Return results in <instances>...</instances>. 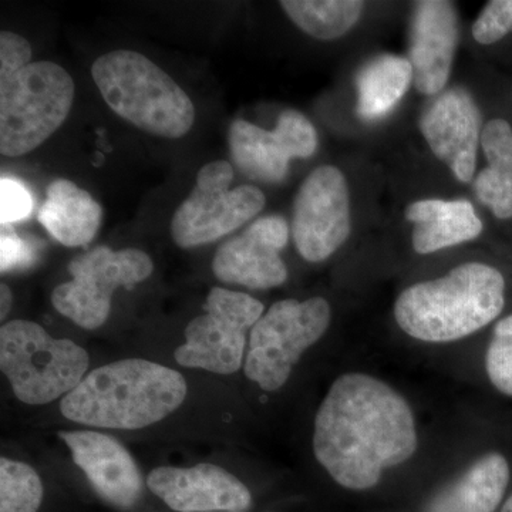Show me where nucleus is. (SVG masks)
I'll list each match as a JSON object with an SVG mask.
<instances>
[{"label": "nucleus", "mask_w": 512, "mask_h": 512, "mask_svg": "<svg viewBox=\"0 0 512 512\" xmlns=\"http://www.w3.org/2000/svg\"><path fill=\"white\" fill-rule=\"evenodd\" d=\"M458 43V16L453 3L419 2L414 8L410 63L414 86L433 96L448 82Z\"/></svg>", "instance_id": "f3484780"}, {"label": "nucleus", "mask_w": 512, "mask_h": 512, "mask_svg": "<svg viewBox=\"0 0 512 512\" xmlns=\"http://www.w3.org/2000/svg\"><path fill=\"white\" fill-rule=\"evenodd\" d=\"M500 512H512V494L508 497V500L505 501L503 508H501Z\"/></svg>", "instance_id": "7c9ffc66"}, {"label": "nucleus", "mask_w": 512, "mask_h": 512, "mask_svg": "<svg viewBox=\"0 0 512 512\" xmlns=\"http://www.w3.org/2000/svg\"><path fill=\"white\" fill-rule=\"evenodd\" d=\"M420 127L434 156L458 180L470 183L483 134L480 109L473 97L463 89L448 90L424 111Z\"/></svg>", "instance_id": "dca6fc26"}, {"label": "nucleus", "mask_w": 512, "mask_h": 512, "mask_svg": "<svg viewBox=\"0 0 512 512\" xmlns=\"http://www.w3.org/2000/svg\"><path fill=\"white\" fill-rule=\"evenodd\" d=\"M512 32V0H493L480 13L473 36L480 45H493Z\"/></svg>", "instance_id": "bb28decb"}, {"label": "nucleus", "mask_w": 512, "mask_h": 512, "mask_svg": "<svg viewBox=\"0 0 512 512\" xmlns=\"http://www.w3.org/2000/svg\"><path fill=\"white\" fill-rule=\"evenodd\" d=\"M235 512H248V511H235Z\"/></svg>", "instance_id": "2f4dec72"}, {"label": "nucleus", "mask_w": 512, "mask_h": 512, "mask_svg": "<svg viewBox=\"0 0 512 512\" xmlns=\"http://www.w3.org/2000/svg\"><path fill=\"white\" fill-rule=\"evenodd\" d=\"M504 306L503 274L495 266L468 262L404 289L394 303V318L410 338L450 343L490 325Z\"/></svg>", "instance_id": "20e7f679"}, {"label": "nucleus", "mask_w": 512, "mask_h": 512, "mask_svg": "<svg viewBox=\"0 0 512 512\" xmlns=\"http://www.w3.org/2000/svg\"><path fill=\"white\" fill-rule=\"evenodd\" d=\"M13 306V293L6 284L0 285V319L8 318Z\"/></svg>", "instance_id": "c756f323"}, {"label": "nucleus", "mask_w": 512, "mask_h": 512, "mask_svg": "<svg viewBox=\"0 0 512 512\" xmlns=\"http://www.w3.org/2000/svg\"><path fill=\"white\" fill-rule=\"evenodd\" d=\"M74 82L62 66L32 62L25 37L0 33V153L19 157L36 150L72 110Z\"/></svg>", "instance_id": "7ed1b4c3"}, {"label": "nucleus", "mask_w": 512, "mask_h": 512, "mask_svg": "<svg viewBox=\"0 0 512 512\" xmlns=\"http://www.w3.org/2000/svg\"><path fill=\"white\" fill-rule=\"evenodd\" d=\"M313 454L346 490L376 487L384 471L402 466L419 447L409 402L390 384L366 373L332 383L313 423Z\"/></svg>", "instance_id": "f257e3e1"}, {"label": "nucleus", "mask_w": 512, "mask_h": 512, "mask_svg": "<svg viewBox=\"0 0 512 512\" xmlns=\"http://www.w3.org/2000/svg\"><path fill=\"white\" fill-rule=\"evenodd\" d=\"M33 210L32 195L28 188L15 178H0V222L12 225L26 220Z\"/></svg>", "instance_id": "cd10ccee"}, {"label": "nucleus", "mask_w": 512, "mask_h": 512, "mask_svg": "<svg viewBox=\"0 0 512 512\" xmlns=\"http://www.w3.org/2000/svg\"><path fill=\"white\" fill-rule=\"evenodd\" d=\"M477 197L491 208L500 220L512 218V181L498 174L493 168H485L474 183Z\"/></svg>", "instance_id": "a878e982"}, {"label": "nucleus", "mask_w": 512, "mask_h": 512, "mask_svg": "<svg viewBox=\"0 0 512 512\" xmlns=\"http://www.w3.org/2000/svg\"><path fill=\"white\" fill-rule=\"evenodd\" d=\"M43 503V483L23 461L0 458V512H37Z\"/></svg>", "instance_id": "5701e85b"}, {"label": "nucleus", "mask_w": 512, "mask_h": 512, "mask_svg": "<svg viewBox=\"0 0 512 512\" xmlns=\"http://www.w3.org/2000/svg\"><path fill=\"white\" fill-rule=\"evenodd\" d=\"M0 251H2V272L9 271L30 258V247L28 242L16 234L12 225H2L0 234Z\"/></svg>", "instance_id": "c85d7f7f"}, {"label": "nucleus", "mask_w": 512, "mask_h": 512, "mask_svg": "<svg viewBox=\"0 0 512 512\" xmlns=\"http://www.w3.org/2000/svg\"><path fill=\"white\" fill-rule=\"evenodd\" d=\"M485 158L490 168L512 181V127L508 121H488L481 134Z\"/></svg>", "instance_id": "393cba45"}, {"label": "nucleus", "mask_w": 512, "mask_h": 512, "mask_svg": "<svg viewBox=\"0 0 512 512\" xmlns=\"http://www.w3.org/2000/svg\"><path fill=\"white\" fill-rule=\"evenodd\" d=\"M153 271L150 255L141 249L101 245L70 261L72 279L53 291V308L82 329H99L109 319L114 292L131 291Z\"/></svg>", "instance_id": "1a4fd4ad"}, {"label": "nucleus", "mask_w": 512, "mask_h": 512, "mask_svg": "<svg viewBox=\"0 0 512 512\" xmlns=\"http://www.w3.org/2000/svg\"><path fill=\"white\" fill-rule=\"evenodd\" d=\"M59 439L101 500L117 510H131L140 503L144 490L140 468L116 437L97 430H64L59 431Z\"/></svg>", "instance_id": "4468645a"}, {"label": "nucleus", "mask_w": 512, "mask_h": 512, "mask_svg": "<svg viewBox=\"0 0 512 512\" xmlns=\"http://www.w3.org/2000/svg\"><path fill=\"white\" fill-rule=\"evenodd\" d=\"M510 478L507 458L491 451L434 495L427 504L426 512H495L507 493Z\"/></svg>", "instance_id": "a211bd4d"}, {"label": "nucleus", "mask_w": 512, "mask_h": 512, "mask_svg": "<svg viewBox=\"0 0 512 512\" xmlns=\"http://www.w3.org/2000/svg\"><path fill=\"white\" fill-rule=\"evenodd\" d=\"M332 311L326 299L275 302L249 335L245 376L264 392L285 386L302 356L328 332Z\"/></svg>", "instance_id": "0eeeda50"}, {"label": "nucleus", "mask_w": 512, "mask_h": 512, "mask_svg": "<svg viewBox=\"0 0 512 512\" xmlns=\"http://www.w3.org/2000/svg\"><path fill=\"white\" fill-rule=\"evenodd\" d=\"M413 82V67L403 57H376L360 70L356 80L357 114L365 121L387 116Z\"/></svg>", "instance_id": "412c9836"}, {"label": "nucleus", "mask_w": 512, "mask_h": 512, "mask_svg": "<svg viewBox=\"0 0 512 512\" xmlns=\"http://www.w3.org/2000/svg\"><path fill=\"white\" fill-rule=\"evenodd\" d=\"M148 490L177 512L247 511L252 494L228 470L212 463L157 467L147 476Z\"/></svg>", "instance_id": "2eb2a0df"}, {"label": "nucleus", "mask_w": 512, "mask_h": 512, "mask_svg": "<svg viewBox=\"0 0 512 512\" xmlns=\"http://www.w3.org/2000/svg\"><path fill=\"white\" fill-rule=\"evenodd\" d=\"M204 309L185 328L175 362L214 375H234L244 367L249 335L264 315V305L248 293L217 286L208 293Z\"/></svg>", "instance_id": "6e6552de"}, {"label": "nucleus", "mask_w": 512, "mask_h": 512, "mask_svg": "<svg viewBox=\"0 0 512 512\" xmlns=\"http://www.w3.org/2000/svg\"><path fill=\"white\" fill-rule=\"evenodd\" d=\"M92 77L107 106L144 133L177 140L194 126L190 96L141 53H106L93 63Z\"/></svg>", "instance_id": "39448f33"}, {"label": "nucleus", "mask_w": 512, "mask_h": 512, "mask_svg": "<svg viewBox=\"0 0 512 512\" xmlns=\"http://www.w3.org/2000/svg\"><path fill=\"white\" fill-rule=\"evenodd\" d=\"M187 380L177 370L147 359H123L97 367L64 396V419L96 429L140 430L180 409Z\"/></svg>", "instance_id": "f03ea898"}, {"label": "nucleus", "mask_w": 512, "mask_h": 512, "mask_svg": "<svg viewBox=\"0 0 512 512\" xmlns=\"http://www.w3.org/2000/svg\"><path fill=\"white\" fill-rule=\"evenodd\" d=\"M485 370L495 389L512 397V313L495 325L485 355Z\"/></svg>", "instance_id": "b1692460"}, {"label": "nucleus", "mask_w": 512, "mask_h": 512, "mask_svg": "<svg viewBox=\"0 0 512 512\" xmlns=\"http://www.w3.org/2000/svg\"><path fill=\"white\" fill-rule=\"evenodd\" d=\"M101 217L103 211L99 202L64 178L49 185L46 201L39 211L40 224L67 248L89 245L99 231Z\"/></svg>", "instance_id": "aec40b11"}, {"label": "nucleus", "mask_w": 512, "mask_h": 512, "mask_svg": "<svg viewBox=\"0 0 512 512\" xmlns=\"http://www.w3.org/2000/svg\"><path fill=\"white\" fill-rule=\"evenodd\" d=\"M281 6L302 32L319 40L348 33L365 9V3L357 0H284Z\"/></svg>", "instance_id": "4be33fe9"}, {"label": "nucleus", "mask_w": 512, "mask_h": 512, "mask_svg": "<svg viewBox=\"0 0 512 512\" xmlns=\"http://www.w3.org/2000/svg\"><path fill=\"white\" fill-rule=\"evenodd\" d=\"M318 148L311 121L296 110H285L275 130L235 120L229 130V150L235 167L251 180L281 183L293 158H309Z\"/></svg>", "instance_id": "f8f14e48"}, {"label": "nucleus", "mask_w": 512, "mask_h": 512, "mask_svg": "<svg viewBox=\"0 0 512 512\" xmlns=\"http://www.w3.org/2000/svg\"><path fill=\"white\" fill-rule=\"evenodd\" d=\"M89 365L86 349L53 338L32 320H10L0 328V369L16 399L28 406L63 399L82 383Z\"/></svg>", "instance_id": "423d86ee"}, {"label": "nucleus", "mask_w": 512, "mask_h": 512, "mask_svg": "<svg viewBox=\"0 0 512 512\" xmlns=\"http://www.w3.org/2000/svg\"><path fill=\"white\" fill-rule=\"evenodd\" d=\"M232 181L234 167L228 161H214L198 171L194 188L171 221V237L177 247L211 244L262 211L264 192L252 185L231 188Z\"/></svg>", "instance_id": "9d476101"}, {"label": "nucleus", "mask_w": 512, "mask_h": 512, "mask_svg": "<svg viewBox=\"0 0 512 512\" xmlns=\"http://www.w3.org/2000/svg\"><path fill=\"white\" fill-rule=\"evenodd\" d=\"M406 218L414 224L413 248L421 255L473 241L483 232L473 204L464 200L413 202Z\"/></svg>", "instance_id": "6ab92c4d"}, {"label": "nucleus", "mask_w": 512, "mask_h": 512, "mask_svg": "<svg viewBox=\"0 0 512 512\" xmlns=\"http://www.w3.org/2000/svg\"><path fill=\"white\" fill-rule=\"evenodd\" d=\"M288 239L289 227L284 218H261L218 248L212 259V272L224 284L249 289L278 288L288 279V268L281 258Z\"/></svg>", "instance_id": "ddd939ff"}, {"label": "nucleus", "mask_w": 512, "mask_h": 512, "mask_svg": "<svg viewBox=\"0 0 512 512\" xmlns=\"http://www.w3.org/2000/svg\"><path fill=\"white\" fill-rule=\"evenodd\" d=\"M349 188L345 175L322 165L303 181L293 204L292 235L305 261L318 264L335 254L350 235Z\"/></svg>", "instance_id": "9b49d317"}]
</instances>
